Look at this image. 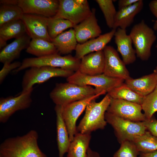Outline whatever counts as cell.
I'll list each match as a JSON object with an SVG mask.
<instances>
[{"label":"cell","instance_id":"6da1fadb","mask_svg":"<svg viewBox=\"0 0 157 157\" xmlns=\"http://www.w3.org/2000/svg\"><path fill=\"white\" fill-rule=\"evenodd\" d=\"M38 138L37 132L31 130L6 139L0 145V157H47L39 146Z\"/></svg>","mask_w":157,"mask_h":157},{"label":"cell","instance_id":"7a4b0ae2","mask_svg":"<svg viewBox=\"0 0 157 157\" xmlns=\"http://www.w3.org/2000/svg\"><path fill=\"white\" fill-rule=\"evenodd\" d=\"M111 98L107 93L100 102L95 100L90 102L85 108V114L76 127V131L91 133L97 130L103 129L107 123L105 113L110 104Z\"/></svg>","mask_w":157,"mask_h":157},{"label":"cell","instance_id":"3957f363","mask_svg":"<svg viewBox=\"0 0 157 157\" xmlns=\"http://www.w3.org/2000/svg\"><path fill=\"white\" fill-rule=\"evenodd\" d=\"M97 94L90 86H81L68 82L57 83L49 96L56 105L63 106Z\"/></svg>","mask_w":157,"mask_h":157},{"label":"cell","instance_id":"277c9868","mask_svg":"<svg viewBox=\"0 0 157 157\" xmlns=\"http://www.w3.org/2000/svg\"><path fill=\"white\" fill-rule=\"evenodd\" d=\"M81 60L71 55L62 56L59 53L40 57L26 58L21 63L20 67L13 71V74L28 68L35 67L49 66L60 68L75 72L78 70Z\"/></svg>","mask_w":157,"mask_h":157},{"label":"cell","instance_id":"5b68a950","mask_svg":"<svg viewBox=\"0 0 157 157\" xmlns=\"http://www.w3.org/2000/svg\"><path fill=\"white\" fill-rule=\"evenodd\" d=\"M129 35L137 56L142 60H148L151 56V47L156 38L153 29L142 20L133 26Z\"/></svg>","mask_w":157,"mask_h":157},{"label":"cell","instance_id":"8992f818","mask_svg":"<svg viewBox=\"0 0 157 157\" xmlns=\"http://www.w3.org/2000/svg\"><path fill=\"white\" fill-rule=\"evenodd\" d=\"M74 72L60 68L49 66L35 67L29 68L23 75L22 83V92L28 91L33 88L36 84L44 83L54 77L67 78Z\"/></svg>","mask_w":157,"mask_h":157},{"label":"cell","instance_id":"52a82bcc","mask_svg":"<svg viewBox=\"0 0 157 157\" xmlns=\"http://www.w3.org/2000/svg\"><path fill=\"white\" fill-rule=\"evenodd\" d=\"M105 119L113 128L118 142L132 141L147 130L144 122H135L119 117L106 112Z\"/></svg>","mask_w":157,"mask_h":157},{"label":"cell","instance_id":"ba28073f","mask_svg":"<svg viewBox=\"0 0 157 157\" xmlns=\"http://www.w3.org/2000/svg\"><path fill=\"white\" fill-rule=\"evenodd\" d=\"M67 81L81 86H93L97 94L104 91L108 93L121 85L125 81L122 79L108 77L104 74L94 75H86L78 70L67 78Z\"/></svg>","mask_w":157,"mask_h":157},{"label":"cell","instance_id":"9c48e42d","mask_svg":"<svg viewBox=\"0 0 157 157\" xmlns=\"http://www.w3.org/2000/svg\"><path fill=\"white\" fill-rule=\"evenodd\" d=\"M56 14L53 17L68 20L75 26L84 20L92 13L87 0H59Z\"/></svg>","mask_w":157,"mask_h":157},{"label":"cell","instance_id":"30bf717a","mask_svg":"<svg viewBox=\"0 0 157 157\" xmlns=\"http://www.w3.org/2000/svg\"><path fill=\"white\" fill-rule=\"evenodd\" d=\"M104 91L91 97L62 106V115L67 127L71 142L73 140L76 131L77 119L85 109L88 104L100 95L105 94Z\"/></svg>","mask_w":157,"mask_h":157},{"label":"cell","instance_id":"8fae6325","mask_svg":"<svg viewBox=\"0 0 157 157\" xmlns=\"http://www.w3.org/2000/svg\"><path fill=\"white\" fill-rule=\"evenodd\" d=\"M33 88L22 92L16 96H10L0 99V122L5 123L15 112L28 108L32 102L31 93Z\"/></svg>","mask_w":157,"mask_h":157},{"label":"cell","instance_id":"7c38bea8","mask_svg":"<svg viewBox=\"0 0 157 157\" xmlns=\"http://www.w3.org/2000/svg\"><path fill=\"white\" fill-rule=\"evenodd\" d=\"M141 105L123 100L111 98L107 112L119 117L135 122H143L146 119L142 112Z\"/></svg>","mask_w":157,"mask_h":157},{"label":"cell","instance_id":"4fadbf2b","mask_svg":"<svg viewBox=\"0 0 157 157\" xmlns=\"http://www.w3.org/2000/svg\"><path fill=\"white\" fill-rule=\"evenodd\" d=\"M103 51L105 56L103 74L108 77L122 79L125 81L131 78L126 65L113 47L107 45Z\"/></svg>","mask_w":157,"mask_h":157},{"label":"cell","instance_id":"5bb4252c","mask_svg":"<svg viewBox=\"0 0 157 157\" xmlns=\"http://www.w3.org/2000/svg\"><path fill=\"white\" fill-rule=\"evenodd\" d=\"M59 3L57 0H17V5L24 14L37 15L48 18L56 15Z\"/></svg>","mask_w":157,"mask_h":157},{"label":"cell","instance_id":"9a60e30c","mask_svg":"<svg viewBox=\"0 0 157 157\" xmlns=\"http://www.w3.org/2000/svg\"><path fill=\"white\" fill-rule=\"evenodd\" d=\"M22 20L27 34L31 39H41L52 42L47 31L48 18L37 15L24 14Z\"/></svg>","mask_w":157,"mask_h":157},{"label":"cell","instance_id":"2e32d148","mask_svg":"<svg viewBox=\"0 0 157 157\" xmlns=\"http://www.w3.org/2000/svg\"><path fill=\"white\" fill-rule=\"evenodd\" d=\"M95 13V9L92 8L89 16L74 27L78 43H83L101 35L102 31L98 23Z\"/></svg>","mask_w":157,"mask_h":157},{"label":"cell","instance_id":"e0dca14e","mask_svg":"<svg viewBox=\"0 0 157 157\" xmlns=\"http://www.w3.org/2000/svg\"><path fill=\"white\" fill-rule=\"evenodd\" d=\"M116 30L112 29L110 31L101 35L96 38L82 44L78 43L75 50V57L81 60L88 54L103 50L114 36Z\"/></svg>","mask_w":157,"mask_h":157},{"label":"cell","instance_id":"ac0fdd59","mask_svg":"<svg viewBox=\"0 0 157 157\" xmlns=\"http://www.w3.org/2000/svg\"><path fill=\"white\" fill-rule=\"evenodd\" d=\"M105 65V56L103 50L92 53L81 59L78 70L83 74L94 75L103 74Z\"/></svg>","mask_w":157,"mask_h":157},{"label":"cell","instance_id":"d6986e66","mask_svg":"<svg viewBox=\"0 0 157 157\" xmlns=\"http://www.w3.org/2000/svg\"><path fill=\"white\" fill-rule=\"evenodd\" d=\"M126 31V29L118 28L114 36L117 51L121 54L126 65L133 63L136 59V51L132 47V39Z\"/></svg>","mask_w":157,"mask_h":157},{"label":"cell","instance_id":"ffe728a7","mask_svg":"<svg viewBox=\"0 0 157 157\" xmlns=\"http://www.w3.org/2000/svg\"><path fill=\"white\" fill-rule=\"evenodd\" d=\"M31 38L26 33L3 47L0 53V62L3 64L12 63L18 58L22 51L28 47Z\"/></svg>","mask_w":157,"mask_h":157},{"label":"cell","instance_id":"44dd1931","mask_svg":"<svg viewBox=\"0 0 157 157\" xmlns=\"http://www.w3.org/2000/svg\"><path fill=\"white\" fill-rule=\"evenodd\" d=\"M57 142L58 157H63L71 143L68 131L62 115V106L56 105Z\"/></svg>","mask_w":157,"mask_h":157},{"label":"cell","instance_id":"7402d4cb","mask_svg":"<svg viewBox=\"0 0 157 157\" xmlns=\"http://www.w3.org/2000/svg\"><path fill=\"white\" fill-rule=\"evenodd\" d=\"M143 5V1L139 0L130 6L118 10L113 29L119 28L126 29L133 23L135 17L142 10Z\"/></svg>","mask_w":157,"mask_h":157},{"label":"cell","instance_id":"603a6c76","mask_svg":"<svg viewBox=\"0 0 157 157\" xmlns=\"http://www.w3.org/2000/svg\"><path fill=\"white\" fill-rule=\"evenodd\" d=\"M125 81V83L135 92L145 97L152 92L157 86V74L154 71L141 77L131 78Z\"/></svg>","mask_w":157,"mask_h":157},{"label":"cell","instance_id":"cb8c5ba5","mask_svg":"<svg viewBox=\"0 0 157 157\" xmlns=\"http://www.w3.org/2000/svg\"><path fill=\"white\" fill-rule=\"evenodd\" d=\"M26 33V28L21 19L6 23L0 26V48L7 45L8 40L20 37Z\"/></svg>","mask_w":157,"mask_h":157},{"label":"cell","instance_id":"d4e9b609","mask_svg":"<svg viewBox=\"0 0 157 157\" xmlns=\"http://www.w3.org/2000/svg\"><path fill=\"white\" fill-rule=\"evenodd\" d=\"M91 139V133L77 132L71 142L67 157H88L87 152Z\"/></svg>","mask_w":157,"mask_h":157},{"label":"cell","instance_id":"484cf974","mask_svg":"<svg viewBox=\"0 0 157 157\" xmlns=\"http://www.w3.org/2000/svg\"><path fill=\"white\" fill-rule=\"evenodd\" d=\"M58 53L68 54L75 50L77 44L74 29L72 28L63 32L53 39L51 42Z\"/></svg>","mask_w":157,"mask_h":157},{"label":"cell","instance_id":"4316f807","mask_svg":"<svg viewBox=\"0 0 157 157\" xmlns=\"http://www.w3.org/2000/svg\"><path fill=\"white\" fill-rule=\"evenodd\" d=\"M26 51L37 57L59 53L52 42L41 39H31Z\"/></svg>","mask_w":157,"mask_h":157},{"label":"cell","instance_id":"83f0119b","mask_svg":"<svg viewBox=\"0 0 157 157\" xmlns=\"http://www.w3.org/2000/svg\"><path fill=\"white\" fill-rule=\"evenodd\" d=\"M107 93L112 98L123 100L140 105L144 97L137 93L125 83L114 88Z\"/></svg>","mask_w":157,"mask_h":157},{"label":"cell","instance_id":"f1b7e54d","mask_svg":"<svg viewBox=\"0 0 157 157\" xmlns=\"http://www.w3.org/2000/svg\"><path fill=\"white\" fill-rule=\"evenodd\" d=\"M131 141L140 153H149L157 151V138L147 130Z\"/></svg>","mask_w":157,"mask_h":157},{"label":"cell","instance_id":"f546056e","mask_svg":"<svg viewBox=\"0 0 157 157\" xmlns=\"http://www.w3.org/2000/svg\"><path fill=\"white\" fill-rule=\"evenodd\" d=\"M24 14L17 5L1 4L0 7V26L10 22L22 19Z\"/></svg>","mask_w":157,"mask_h":157},{"label":"cell","instance_id":"4dcf8cb0","mask_svg":"<svg viewBox=\"0 0 157 157\" xmlns=\"http://www.w3.org/2000/svg\"><path fill=\"white\" fill-rule=\"evenodd\" d=\"M75 25L70 21L60 18H48L47 31L52 40L66 29L74 28Z\"/></svg>","mask_w":157,"mask_h":157},{"label":"cell","instance_id":"1f68e13d","mask_svg":"<svg viewBox=\"0 0 157 157\" xmlns=\"http://www.w3.org/2000/svg\"><path fill=\"white\" fill-rule=\"evenodd\" d=\"M104 15L107 25L113 28L117 11L112 0H96Z\"/></svg>","mask_w":157,"mask_h":157},{"label":"cell","instance_id":"d6a6232c","mask_svg":"<svg viewBox=\"0 0 157 157\" xmlns=\"http://www.w3.org/2000/svg\"><path fill=\"white\" fill-rule=\"evenodd\" d=\"M141 106L146 119L151 118L157 111V86L152 92L144 97Z\"/></svg>","mask_w":157,"mask_h":157},{"label":"cell","instance_id":"836d02e7","mask_svg":"<svg viewBox=\"0 0 157 157\" xmlns=\"http://www.w3.org/2000/svg\"><path fill=\"white\" fill-rule=\"evenodd\" d=\"M120 144V148L114 153L113 157H139L140 153L132 141L126 140Z\"/></svg>","mask_w":157,"mask_h":157},{"label":"cell","instance_id":"e575fe53","mask_svg":"<svg viewBox=\"0 0 157 157\" xmlns=\"http://www.w3.org/2000/svg\"><path fill=\"white\" fill-rule=\"evenodd\" d=\"M21 63L15 61L10 63H5L0 71V83H2L7 76L11 72L20 67Z\"/></svg>","mask_w":157,"mask_h":157},{"label":"cell","instance_id":"d590c367","mask_svg":"<svg viewBox=\"0 0 157 157\" xmlns=\"http://www.w3.org/2000/svg\"><path fill=\"white\" fill-rule=\"evenodd\" d=\"M147 129L157 138V119L153 116L149 119L143 121Z\"/></svg>","mask_w":157,"mask_h":157},{"label":"cell","instance_id":"8d00e7d4","mask_svg":"<svg viewBox=\"0 0 157 157\" xmlns=\"http://www.w3.org/2000/svg\"><path fill=\"white\" fill-rule=\"evenodd\" d=\"M150 11L156 19L154 26V30H157V0L151 1L149 4Z\"/></svg>","mask_w":157,"mask_h":157},{"label":"cell","instance_id":"74e56055","mask_svg":"<svg viewBox=\"0 0 157 157\" xmlns=\"http://www.w3.org/2000/svg\"><path fill=\"white\" fill-rule=\"evenodd\" d=\"M139 0H119L118 1L119 10L130 6Z\"/></svg>","mask_w":157,"mask_h":157},{"label":"cell","instance_id":"f35d334b","mask_svg":"<svg viewBox=\"0 0 157 157\" xmlns=\"http://www.w3.org/2000/svg\"><path fill=\"white\" fill-rule=\"evenodd\" d=\"M139 157H157V151L149 153H140Z\"/></svg>","mask_w":157,"mask_h":157},{"label":"cell","instance_id":"ab89813d","mask_svg":"<svg viewBox=\"0 0 157 157\" xmlns=\"http://www.w3.org/2000/svg\"><path fill=\"white\" fill-rule=\"evenodd\" d=\"M87 153L88 157H100L98 153L92 150L90 147L88 148Z\"/></svg>","mask_w":157,"mask_h":157},{"label":"cell","instance_id":"60d3db41","mask_svg":"<svg viewBox=\"0 0 157 157\" xmlns=\"http://www.w3.org/2000/svg\"><path fill=\"white\" fill-rule=\"evenodd\" d=\"M154 72L156 73L157 74V69H156L154 71Z\"/></svg>","mask_w":157,"mask_h":157},{"label":"cell","instance_id":"b9f144b4","mask_svg":"<svg viewBox=\"0 0 157 157\" xmlns=\"http://www.w3.org/2000/svg\"><path fill=\"white\" fill-rule=\"evenodd\" d=\"M156 48H157V44L156 45Z\"/></svg>","mask_w":157,"mask_h":157},{"label":"cell","instance_id":"7bdbcfd3","mask_svg":"<svg viewBox=\"0 0 157 157\" xmlns=\"http://www.w3.org/2000/svg\"><path fill=\"white\" fill-rule=\"evenodd\" d=\"M156 69H157V67H156Z\"/></svg>","mask_w":157,"mask_h":157}]
</instances>
